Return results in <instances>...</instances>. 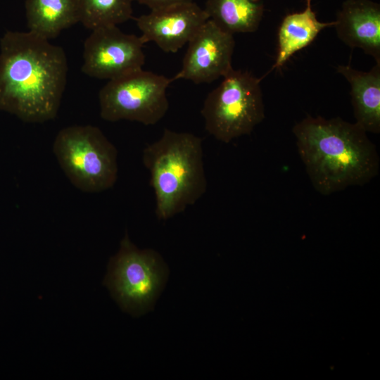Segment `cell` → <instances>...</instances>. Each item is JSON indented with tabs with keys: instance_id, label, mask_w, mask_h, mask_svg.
Segmentation results:
<instances>
[{
	"instance_id": "4",
	"label": "cell",
	"mask_w": 380,
	"mask_h": 380,
	"mask_svg": "<svg viewBox=\"0 0 380 380\" xmlns=\"http://www.w3.org/2000/svg\"><path fill=\"white\" fill-rule=\"evenodd\" d=\"M53 152L68 179L82 191L101 192L117 181V149L97 127L62 129L54 139Z\"/></svg>"
},
{
	"instance_id": "9",
	"label": "cell",
	"mask_w": 380,
	"mask_h": 380,
	"mask_svg": "<svg viewBox=\"0 0 380 380\" xmlns=\"http://www.w3.org/2000/svg\"><path fill=\"white\" fill-rule=\"evenodd\" d=\"M235 46L234 34L208 19L188 42L182 67L172 78L195 84L210 83L224 77L232 68Z\"/></svg>"
},
{
	"instance_id": "13",
	"label": "cell",
	"mask_w": 380,
	"mask_h": 380,
	"mask_svg": "<svg viewBox=\"0 0 380 380\" xmlns=\"http://www.w3.org/2000/svg\"><path fill=\"white\" fill-rule=\"evenodd\" d=\"M305 1V10L286 15L280 25L277 55L272 70L281 68L294 53L310 44L322 30L336 25V21H319L312 9V0Z\"/></svg>"
},
{
	"instance_id": "16",
	"label": "cell",
	"mask_w": 380,
	"mask_h": 380,
	"mask_svg": "<svg viewBox=\"0 0 380 380\" xmlns=\"http://www.w3.org/2000/svg\"><path fill=\"white\" fill-rule=\"evenodd\" d=\"M134 0H78L80 22L91 30L132 18Z\"/></svg>"
},
{
	"instance_id": "6",
	"label": "cell",
	"mask_w": 380,
	"mask_h": 380,
	"mask_svg": "<svg viewBox=\"0 0 380 380\" xmlns=\"http://www.w3.org/2000/svg\"><path fill=\"white\" fill-rule=\"evenodd\" d=\"M108 269L103 284L122 309L134 316L152 309L168 272L157 252L139 249L127 233Z\"/></svg>"
},
{
	"instance_id": "12",
	"label": "cell",
	"mask_w": 380,
	"mask_h": 380,
	"mask_svg": "<svg viewBox=\"0 0 380 380\" xmlns=\"http://www.w3.org/2000/svg\"><path fill=\"white\" fill-rule=\"evenodd\" d=\"M337 72L350 85L351 102L355 123L366 132H380V64L369 72L338 65Z\"/></svg>"
},
{
	"instance_id": "17",
	"label": "cell",
	"mask_w": 380,
	"mask_h": 380,
	"mask_svg": "<svg viewBox=\"0 0 380 380\" xmlns=\"http://www.w3.org/2000/svg\"><path fill=\"white\" fill-rule=\"evenodd\" d=\"M141 4L147 6L151 10L158 9L170 5L191 2L193 0H134Z\"/></svg>"
},
{
	"instance_id": "10",
	"label": "cell",
	"mask_w": 380,
	"mask_h": 380,
	"mask_svg": "<svg viewBox=\"0 0 380 380\" xmlns=\"http://www.w3.org/2000/svg\"><path fill=\"white\" fill-rule=\"evenodd\" d=\"M208 19L204 8L191 1L151 10L136 20L143 44L153 42L165 52L176 53Z\"/></svg>"
},
{
	"instance_id": "3",
	"label": "cell",
	"mask_w": 380,
	"mask_h": 380,
	"mask_svg": "<svg viewBox=\"0 0 380 380\" xmlns=\"http://www.w3.org/2000/svg\"><path fill=\"white\" fill-rule=\"evenodd\" d=\"M142 160L149 171L159 220L183 212L207 190L202 139L194 134L165 129L160 139L145 147Z\"/></svg>"
},
{
	"instance_id": "8",
	"label": "cell",
	"mask_w": 380,
	"mask_h": 380,
	"mask_svg": "<svg viewBox=\"0 0 380 380\" xmlns=\"http://www.w3.org/2000/svg\"><path fill=\"white\" fill-rule=\"evenodd\" d=\"M143 45L139 37L125 34L117 25L94 29L84 42L82 71L110 80L141 70Z\"/></svg>"
},
{
	"instance_id": "15",
	"label": "cell",
	"mask_w": 380,
	"mask_h": 380,
	"mask_svg": "<svg viewBox=\"0 0 380 380\" xmlns=\"http://www.w3.org/2000/svg\"><path fill=\"white\" fill-rule=\"evenodd\" d=\"M204 10L210 20L234 34L257 30L264 5L262 0H207Z\"/></svg>"
},
{
	"instance_id": "7",
	"label": "cell",
	"mask_w": 380,
	"mask_h": 380,
	"mask_svg": "<svg viewBox=\"0 0 380 380\" xmlns=\"http://www.w3.org/2000/svg\"><path fill=\"white\" fill-rule=\"evenodd\" d=\"M171 78L143 69L110 80L99 94L101 117L145 125L158 123L167 113V89Z\"/></svg>"
},
{
	"instance_id": "5",
	"label": "cell",
	"mask_w": 380,
	"mask_h": 380,
	"mask_svg": "<svg viewBox=\"0 0 380 380\" xmlns=\"http://www.w3.org/2000/svg\"><path fill=\"white\" fill-rule=\"evenodd\" d=\"M207 96L201 109L206 131L229 143L249 134L265 118L261 79L233 68Z\"/></svg>"
},
{
	"instance_id": "1",
	"label": "cell",
	"mask_w": 380,
	"mask_h": 380,
	"mask_svg": "<svg viewBox=\"0 0 380 380\" xmlns=\"http://www.w3.org/2000/svg\"><path fill=\"white\" fill-rule=\"evenodd\" d=\"M68 72L61 46L30 31H8L0 40V110L26 122L58 113Z\"/></svg>"
},
{
	"instance_id": "14",
	"label": "cell",
	"mask_w": 380,
	"mask_h": 380,
	"mask_svg": "<svg viewBox=\"0 0 380 380\" xmlns=\"http://www.w3.org/2000/svg\"><path fill=\"white\" fill-rule=\"evenodd\" d=\"M25 12L30 32L48 40L80 21L78 0H26Z\"/></svg>"
},
{
	"instance_id": "11",
	"label": "cell",
	"mask_w": 380,
	"mask_h": 380,
	"mask_svg": "<svg viewBox=\"0 0 380 380\" xmlns=\"http://www.w3.org/2000/svg\"><path fill=\"white\" fill-rule=\"evenodd\" d=\"M334 25L338 37L359 48L380 64V5L370 0H346Z\"/></svg>"
},
{
	"instance_id": "2",
	"label": "cell",
	"mask_w": 380,
	"mask_h": 380,
	"mask_svg": "<svg viewBox=\"0 0 380 380\" xmlns=\"http://www.w3.org/2000/svg\"><path fill=\"white\" fill-rule=\"evenodd\" d=\"M292 130L310 182L320 194L363 185L378 175L376 146L355 122L308 115Z\"/></svg>"
}]
</instances>
